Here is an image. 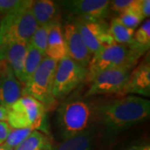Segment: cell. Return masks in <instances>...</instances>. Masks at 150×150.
<instances>
[{
    "mask_svg": "<svg viewBox=\"0 0 150 150\" xmlns=\"http://www.w3.org/2000/svg\"><path fill=\"white\" fill-rule=\"evenodd\" d=\"M98 118L107 134H116L149 118L150 101L135 95H126L94 105Z\"/></svg>",
    "mask_w": 150,
    "mask_h": 150,
    "instance_id": "cell-1",
    "label": "cell"
},
{
    "mask_svg": "<svg viewBox=\"0 0 150 150\" xmlns=\"http://www.w3.org/2000/svg\"><path fill=\"white\" fill-rule=\"evenodd\" d=\"M147 51L135 42L131 44L114 43L103 48L92 56L87 68L85 81L90 83L98 73L110 69H123L132 71L141 56Z\"/></svg>",
    "mask_w": 150,
    "mask_h": 150,
    "instance_id": "cell-2",
    "label": "cell"
},
{
    "mask_svg": "<svg viewBox=\"0 0 150 150\" xmlns=\"http://www.w3.org/2000/svg\"><path fill=\"white\" fill-rule=\"evenodd\" d=\"M96 118L94 105L81 98H72L62 103L57 111V127L64 140L90 130Z\"/></svg>",
    "mask_w": 150,
    "mask_h": 150,
    "instance_id": "cell-3",
    "label": "cell"
},
{
    "mask_svg": "<svg viewBox=\"0 0 150 150\" xmlns=\"http://www.w3.org/2000/svg\"><path fill=\"white\" fill-rule=\"evenodd\" d=\"M37 27L30 7L2 17L0 20V62H4L7 49L12 43L28 42Z\"/></svg>",
    "mask_w": 150,
    "mask_h": 150,
    "instance_id": "cell-4",
    "label": "cell"
},
{
    "mask_svg": "<svg viewBox=\"0 0 150 150\" xmlns=\"http://www.w3.org/2000/svg\"><path fill=\"white\" fill-rule=\"evenodd\" d=\"M58 62L44 57L33 74L23 85L22 96L33 98L48 109L55 106L57 100L53 95V83Z\"/></svg>",
    "mask_w": 150,
    "mask_h": 150,
    "instance_id": "cell-5",
    "label": "cell"
},
{
    "mask_svg": "<svg viewBox=\"0 0 150 150\" xmlns=\"http://www.w3.org/2000/svg\"><path fill=\"white\" fill-rule=\"evenodd\" d=\"M47 108L42 103L28 96H21L8 108L7 123L12 129H43Z\"/></svg>",
    "mask_w": 150,
    "mask_h": 150,
    "instance_id": "cell-6",
    "label": "cell"
},
{
    "mask_svg": "<svg viewBox=\"0 0 150 150\" xmlns=\"http://www.w3.org/2000/svg\"><path fill=\"white\" fill-rule=\"evenodd\" d=\"M87 77V69L66 57L57 64L53 83L54 98L61 99L80 85Z\"/></svg>",
    "mask_w": 150,
    "mask_h": 150,
    "instance_id": "cell-7",
    "label": "cell"
},
{
    "mask_svg": "<svg viewBox=\"0 0 150 150\" xmlns=\"http://www.w3.org/2000/svg\"><path fill=\"white\" fill-rule=\"evenodd\" d=\"M131 70L123 69H110L98 73L90 82L91 84L86 93V97L107 94H115L118 97L126 84Z\"/></svg>",
    "mask_w": 150,
    "mask_h": 150,
    "instance_id": "cell-8",
    "label": "cell"
},
{
    "mask_svg": "<svg viewBox=\"0 0 150 150\" xmlns=\"http://www.w3.org/2000/svg\"><path fill=\"white\" fill-rule=\"evenodd\" d=\"M74 23L92 55L115 43L108 33V28L103 22L84 21L77 18Z\"/></svg>",
    "mask_w": 150,
    "mask_h": 150,
    "instance_id": "cell-9",
    "label": "cell"
},
{
    "mask_svg": "<svg viewBox=\"0 0 150 150\" xmlns=\"http://www.w3.org/2000/svg\"><path fill=\"white\" fill-rule=\"evenodd\" d=\"M59 4L78 18L90 22H103L109 13L108 0H70Z\"/></svg>",
    "mask_w": 150,
    "mask_h": 150,
    "instance_id": "cell-10",
    "label": "cell"
},
{
    "mask_svg": "<svg viewBox=\"0 0 150 150\" xmlns=\"http://www.w3.org/2000/svg\"><path fill=\"white\" fill-rule=\"evenodd\" d=\"M68 57L83 68H88L92 59L89 50L83 43L74 23L65 24L63 29Z\"/></svg>",
    "mask_w": 150,
    "mask_h": 150,
    "instance_id": "cell-11",
    "label": "cell"
},
{
    "mask_svg": "<svg viewBox=\"0 0 150 150\" xmlns=\"http://www.w3.org/2000/svg\"><path fill=\"white\" fill-rule=\"evenodd\" d=\"M150 96V63L149 58L138 65L129 76L118 98L126 95Z\"/></svg>",
    "mask_w": 150,
    "mask_h": 150,
    "instance_id": "cell-12",
    "label": "cell"
},
{
    "mask_svg": "<svg viewBox=\"0 0 150 150\" xmlns=\"http://www.w3.org/2000/svg\"><path fill=\"white\" fill-rule=\"evenodd\" d=\"M23 84L17 79L10 67L3 62L0 72V106L8 108L22 96Z\"/></svg>",
    "mask_w": 150,
    "mask_h": 150,
    "instance_id": "cell-13",
    "label": "cell"
},
{
    "mask_svg": "<svg viewBox=\"0 0 150 150\" xmlns=\"http://www.w3.org/2000/svg\"><path fill=\"white\" fill-rule=\"evenodd\" d=\"M31 13L38 26H50L59 23V6L51 0L33 1Z\"/></svg>",
    "mask_w": 150,
    "mask_h": 150,
    "instance_id": "cell-14",
    "label": "cell"
},
{
    "mask_svg": "<svg viewBox=\"0 0 150 150\" xmlns=\"http://www.w3.org/2000/svg\"><path fill=\"white\" fill-rule=\"evenodd\" d=\"M45 57L57 62L68 57L63 29L60 23H55L49 27Z\"/></svg>",
    "mask_w": 150,
    "mask_h": 150,
    "instance_id": "cell-15",
    "label": "cell"
},
{
    "mask_svg": "<svg viewBox=\"0 0 150 150\" xmlns=\"http://www.w3.org/2000/svg\"><path fill=\"white\" fill-rule=\"evenodd\" d=\"M28 42L12 43L7 49L5 62L10 67L17 79L23 84V73Z\"/></svg>",
    "mask_w": 150,
    "mask_h": 150,
    "instance_id": "cell-16",
    "label": "cell"
},
{
    "mask_svg": "<svg viewBox=\"0 0 150 150\" xmlns=\"http://www.w3.org/2000/svg\"><path fill=\"white\" fill-rule=\"evenodd\" d=\"M51 139L46 134L38 130H33L14 150H54Z\"/></svg>",
    "mask_w": 150,
    "mask_h": 150,
    "instance_id": "cell-17",
    "label": "cell"
},
{
    "mask_svg": "<svg viewBox=\"0 0 150 150\" xmlns=\"http://www.w3.org/2000/svg\"><path fill=\"white\" fill-rule=\"evenodd\" d=\"M93 132L90 129L85 133L63 140L54 150H93Z\"/></svg>",
    "mask_w": 150,
    "mask_h": 150,
    "instance_id": "cell-18",
    "label": "cell"
},
{
    "mask_svg": "<svg viewBox=\"0 0 150 150\" xmlns=\"http://www.w3.org/2000/svg\"><path fill=\"white\" fill-rule=\"evenodd\" d=\"M108 33L117 44H131L134 42V30L125 27L118 18L111 20L108 28Z\"/></svg>",
    "mask_w": 150,
    "mask_h": 150,
    "instance_id": "cell-19",
    "label": "cell"
},
{
    "mask_svg": "<svg viewBox=\"0 0 150 150\" xmlns=\"http://www.w3.org/2000/svg\"><path fill=\"white\" fill-rule=\"evenodd\" d=\"M44 55L42 54L38 50L33 48L30 43L28 44L27 53L24 60L23 65V85L26 83L28 79L33 74L41 62L44 59Z\"/></svg>",
    "mask_w": 150,
    "mask_h": 150,
    "instance_id": "cell-20",
    "label": "cell"
},
{
    "mask_svg": "<svg viewBox=\"0 0 150 150\" xmlns=\"http://www.w3.org/2000/svg\"><path fill=\"white\" fill-rule=\"evenodd\" d=\"M50 26H38L36 30L33 33V35L28 41V43H30L33 48L38 50L44 56H45L46 48H47L48 31H49Z\"/></svg>",
    "mask_w": 150,
    "mask_h": 150,
    "instance_id": "cell-21",
    "label": "cell"
},
{
    "mask_svg": "<svg viewBox=\"0 0 150 150\" xmlns=\"http://www.w3.org/2000/svg\"><path fill=\"white\" fill-rule=\"evenodd\" d=\"M32 4L33 0H0V16L31 7Z\"/></svg>",
    "mask_w": 150,
    "mask_h": 150,
    "instance_id": "cell-22",
    "label": "cell"
},
{
    "mask_svg": "<svg viewBox=\"0 0 150 150\" xmlns=\"http://www.w3.org/2000/svg\"><path fill=\"white\" fill-rule=\"evenodd\" d=\"M32 129H12L8 134L4 144L10 150H14L23 140L31 134Z\"/></svg>",
    "mask_w": 150,
    "mask_h": 150,
    "instance_id": "cell-23",
    "label": "cell"
},
{
    "mask_svg": "<svg viewBox=\"0 0 150 150\" xmlns=\"http://www.w3.org/2000/svg\"><path fill=\"white\" fill-rule=\"evenodd\" d=\"M134 42L139 45L140 47L145 48L146 50L149 49L150 46V20L146 19L145 22L140 26L134 35Z\"/></svg>",
    "mask_w": 150,
    "mask_h": 150,
    "instance_id": "cell-24",
    "label": "cell"
},
{
    "mask_svg": "<svg viewBox=\"0 0 150 150\" xmlns=\"http://www.w3.org/2000/svg\"><path fill=\"white\" fill-rule=\"evenodd\" d=\"M134 12L144 20L149 18L150 1L149 0H134L132 4L127 8Z\"/></svg>",
    "mask_w": 150,
    "mask_h": 150,
    "instance_id": "cell-25",
    "label": "cell"
},
{
    "mask_svg": "<svg viewBox=\"0 0 150 150\" xmlns=\"http://www.w3.org/2000/svg\"><path fill=\"white\" fill-rule=\"evenodd\" d=\"M118 18L125 27L134 29V28L138 27L141 23V22L143 21V19L139 15H137L134 12L129 11L128 9H126L122 13H120Z\"/></svg>",
    "mask_w": 150,
    "mask_h": 150,
    "instance_id": "cell-26",
    "label": "cell"
},
{
    "mask_svg": "<svg viewBox=\"0 0 150 150\" xmlns=\"http://www.w3.org/2000/svg\"><path fill=\"white\" fill-rule=\"evenodd\" d=\"M134 0H113L109 1V10H112L118 14L122 13L132 4Z\"/></svg>",
    "mask_w": 150,
    "mask_h": 150,
    "instance_id": "cell-27",
    "label": "cell"
},
{
    "mask_svg": "<svg viewBox=\"0 0 150 150\" xmlns=\"http://www.w3.org/2000/svg\"><path fill=\"white\" fill-rule=\"evenodd\" d=\"M10 129V126L7 122H0V144L5 141Z\"/></svg>",
    "mask_w": 150,
    "mask_h": 150,
    "instance_id": "cell-28",
    "label": "cell"
},
{
    "mask_svg": "<svg viewBox=\"0 0 150 150\" xmlns=\"http://www.w3.org/2000/svg\"><path fill=\"white\" fill-rule=\"evenodd\" d=\"M8 120V108L0 106V122H7Z\"/></svg>",
    "mask_w": 150,
    "mask_h": 150,
    "instance_id": "cell-29",
    "label": "cell"
},
{
    "mask_svg": "<svg viewBox=\"0 0 150 150\" xmlns=\"http://www.w3.org/2000/svg\"><path fill=\"white\" fill-rule=\"evenodd\" d=\"M149 145H134L128 148L126 150H149Z\"/></svg>",
    "mask_w": 150,
    "mask_h": 150,
    "instance_id": "cell-30",
    "label": "cell"
},
{
    "mask_svg": "<svg viewBox=\"0 0 150 150\" xmlns=\"http://www.w3.org/2000/svg\"><path fill=\"white\" fill-rule=\"evenodd\" d=\"M0 150H10L4 143L2 144H0Z\"/></svg>",
    "mask_w": 150,
    "mask_h": 150,
    "instance_id": "cell-31",
    "label": "cell"
},
{
    "mask_svg": "<svg viewBox=\"0 0 150 150\" xmlns=\"http://www.w3.org/2000/svg\"><path fill=\"white\" fill-rule=\"evenodd\" d=\"M2 65H3V62H0V72H1V69H2Z\"/></svg>",
    "mask_w": 150,
    "mask_h": 150,
    "instance_id": "cell-32",
    "label": "cell"
},
{
    "mask_svg": "<svg viewBox=\"0 0 150 150\" xmlns=\"http://www.w3.org/2000/svg\"><path fill=\"white\" fill-rule=\"evenodd\" d=\"M0 20H1V18H0Z\"/></svg>",
    "mask_w": 150,
    "mask_h": 150,
    "instance_id": "cell-33",
    "label": "cell"
},
{
    "mask_svg": "<svg viewBox=\"0 0 150 150\" xmlns=\"http://www.w3.org/2000/svg\"><path fill=\"white\" fill-rule=\"evenodd\" d=\"M149 150H150V149H149Z\"/></svg>",
    "mask_w": 150,
    "mask_h": 150,
    "instance_id": "cell-34",
    "label": "cell"
}]
</instances>
